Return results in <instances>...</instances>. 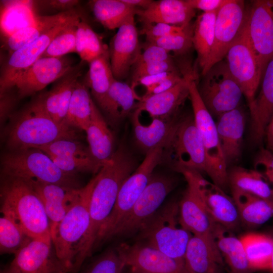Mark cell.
I'll return each mask as SVG.
<instances>
[{"label":"cell","instance_id":"1","mask_svg":"<svg viewBox=\"0 0 273 273\" xmlns=\"http://www.w3.org/2000/svg\"><path fill=\"white\" fill-rule=\"evenodd\" d=\"M137 166L131 154L120 145L99 172V177L90 198L89 225L72 273L77 272L91 255L100 230L111 213L123 183Z\"/></svg>","mask_w":273,"mask_h":273},{"label":"cell","instance_id":"2","mask_svg":"<svg viewBox=\"0 0 273 273\" xmlns=\"http://www.w3.org/2000/svg\"><path fill=\"white\" fill-rule=\"evenodd\" d=\"M5 130L10 151L38 148L60 139L78 140L79 130L55 121L46 112L39 96L10 117Z\"/></svg>","mask_w":273,"mask_h":273},{"label":"cell","instance_id":"3","mask_svg":"<svg viewBox=\"0 0 273 273\" xmlns=\"http://www.w3.org/2000/svg\"><path fill=\"white\" fill-rule=\"evenodd\" d=\"M1 212L14 218L31 238L51 235L42 203L27 179L1 175Z\"/></svg>","mask_w":273,"mask_h":273},{"label":"cell","instance_id":"4","mask_svg":"<svg viewBox=\"0 0 273 273\" xmlns=\"http://www.w3.org/2000/svg\"><path fill=\"white\" fill-rule=\"evenodd\" d=\"M99 177L95 175L84 187L79 197L51 235L56 256L67 273H71L89 225V204Z\"/></svg>","mask_w":273,"mask_h":273},{"label":"cell","instance_id":"5","mask_svg":"<svg viewBox=\"0 0 273 273\" xmlns=\"http://www.w3.org/2000/svg\"><path fill=\"white\" fill-rule=\"evenodd\" d=\"M138 233L141 243L184 261L188 245L193 236L181 224L178 204L174 202L158 210Z\"/></svg>","mask_w":273,"mask_h":273},{"label":"cell","instance_id":"6","mask_svg":"<svg viewBox=\"0 0 273 273\" xmlns=\"http://www.w3.org/2000/svg\"><path fill=\"white\" fill-rule=\"evenodd\" d=\"M1 175L80 188L76 175L61 170L51 158L37 148L10 151L1 161Z\"/></svg>","mask_w":273,"mask_h":273},{"label":"cell","instance_id":"7","mask_svg":"<svg viewBox=\"0 0 273 273\" xmlns=\"http://www.w3.org/2000/svg\"><path fill=\"white\" fill-rule=\"evenodd\" d=\"M164 159L179 172L192 170L207 174V156L193 115L176 119L163 149L162 160Z\"/></svg>","mask_w":273,"mask_h":273},{"label":"cell","instance_id":"8","mask_svg":"<svg viewBox=\"0 0 273 273\" xmlns=\"http://www.w3.org/2000/svg\"><path fill=\"white\" fill-rule=\"evenodd\" d=\"M189 98L193 117L206 152L207 174L212 182L223 190L229 186L227 164L223 153L213 117L204 105L199 94L194 75L189 77Z\"/></svg>","mask_w":273,"mask_h":273},{"label":"cell","instance_id":"9","mask_svg":"<svg viewBox=\"0 0 273 273\" xmlns=\"http://www.w3.org/2000/svg\"><path fill=\"white\" fill-rule=\"evenodd\" d=\"M164 146L146 154L142 162L125 179L111 213L100 230L96 244L109 239L119 222L129 212L149 183L155 167L162 161Z\"/></svg>","mask_w":273,"mask_h":273},{"label":"cell","instance_id":"10","mask_svg":"<svg viewBox=\"0 0 273 273\" xmlns=\"http://www.w3.org/2000/svg\"><path fill=\"white\" fill-rule=\"evenodd\" d=\"M198 85L200 96L213 117L239 107L242 91L232 75L225 60L213 65Z\"/></svg>","mask_w":273,"mask_h":273},{"label":"cell","instance_id":"11","mask_svg":"<svg viewBox=\"0 0 273 273\" xmlns=\"http://www.w3.org/2000/svg\"><path fill=\"white\" fill-rule=\"evenodd\" d=\"M175 185L176 180L172 177L153 173L132 208L117 224L109 239L138 232L142 226L158 210Z\"/></svg>","mask_w":273,"mask_h":273},{"label":"cell","instance_id":"12","mask_svg":"<svg viewBox=\"0 0 273 273\" xmlns=\"http://www.w3.org/2000/svg\"><path fill=\"white\" fill-rule=\"evenodd\" d=\"M225 58L229 70L239 85L251 111L263 71L249 43L245 25Z\"/></svg>","mask_w":273,"mask_h":273},{"label":"cell","instance_id":"13","mask_svg":"<svg viewBox=\"0 0 273 273\" xmlns=\"http://www.w3.org/2000/svg\"><path fill=\"white\" fill-rule=\"evenodd\" d=\"M245 28L263 73L273 58V0L251 1Z\"/></svg>","mask_w":273,"mask_h":273},{"label":"cell","instance_id":"14","mask_svg":"<svg viewBox=\"0 0 273 273\" xmlns=\"http://www.w3.org/2000/svg\"><path fill=\"white\" fill-rule=\"evenodd\" d=\"M247 8L242 0H227L218 11L215 20L213 48L202 75L215 64L223 60L241 32L246 19Z\"/></svg>","mask_w":273,"mask_h":273},{"label":"cell","instance_id":"15","mask_svg":"<svg viewBox=\"0 0 273 273\" xmlns=\"http://www.w3.org/2000/svg\"><path fill=\"white\" fill-rule=\"evenodd\" d=\"M74 65V60L67 56L40 57L14 80L9 89H12L21 100L54 83Z\"/></svg>","mask_w":273,"mask_h":273},{"label":"cell","instance_id":"16","mask_svg":"<svg viewBox=\"0 0 273 273\" xmlns=\"http://www.w3.org/2000/svg\"><path fill=\"white\" fill-rule=\"evenodd\" d=\"M179 172L193 181L207 211L214 222L232 231L238 228L241 222L232 197L225 194L220 187L206 179L197 171L184 170Z\"/></svg>","mask_w":273,"mask_h":273},{"label":"cell","instance_id":"17","mask_svg":"<svg viewBox=\"0 0 273 273\" xmlns=\"http://www.w3.org/2000/svg\"><path fill=\"white\" fill-rule=\"evenodd\" d=\"M80 19V15L76 14L10 54L1 70L0 93L8 90L14 80L21 73L41 57L52 40L59 32L71 24L78 22Z\"/></svg>","mask_w":273,"mask_h":273},{"label":"cell","instance_id":"18","mask_svg":"<svg viewBox=\"0 0 273 273\" xmlns=\"http://www.w3.org/2000/svg\"><path fill=\"white\" fill-rule=\"evenodd\" d=\"M116 249L126 267L130 268L145 273H188L184 261L141 242L122 243Z\"/></svg>","mask_w":273,"mask_h":273},{"label":"cell","instance_id":"19","mask_svg":"<svg viewBox=\"0 0 273 273\" xmlns=\"http://www.w3.org/2000/svg\"><path fill=\"white\" fill-rule=\"evenodd\" d=\"M52 245L51 235L31 238L14 254L9 267L19 273L65 271L55 252L52 251Z\"/></svg>","mask_w":273,"mask_h":273},{"label":"cell","instance_id":"20","mask_svg":"<svg viewBox=\"0 0 273 273\" xmlns=\"http://www.w3.org/2000/svg\"><path fill=\"white\" fill-rule=\"evenodd\" d=\"M135 16L128 19L111 38L109 47L111 68L115 78L120 80L128 75L142 52Z\"/></svg>","mask_w":273,"mask_h":273},{"label":"cell","instance_id":"21","mask_svg":"<svg viewBox=\"0 0 273 273\" xmlns=\"http://www.w3.org/2000/svg\"><path fill=\"white\" fill-rule=\"evenodd\" d=\"M184 177L187 187L178 203L180 223L193 235L214 240L212 231L215 222L207 211L193 181Z\"/></svg>","mask_w":273,"mask_h":273},{"label":"cell","instance_id":"22","mask_svg":"<svg viewBox=\"0 0 273 273\" xmlns=\"http://www.w3.org/2000/svg\"><path fill=\"white\" fill-rule=\"evenodd\" d=\"M27 180L42 203L50 222L51 231L62 220L77 200L81 188H71L36 180Z\"/></svg>","mask_w":273,"mask_h":273},{"label":"cell","instance_id":"23","mask_svg":"<svg viewBox=\"0 0 273 273\" xmlns=\"http://www.w3.org/2000/svg\"><path fill=\"white\" fill-rule=\"evenodd\" d=\"M83 63L80 61L54 82L49 92L39 95L47 114L58 123H65L73 90L83 72Z\"/></svg>","mask_w":273,"mask_h":273},{"label":"cell","instance_id":"24","mask_svg":"<svg viewBox=\"0 0 273 273\" xmlns=\"http://www.w3.org/2000/svg\"><path fill=\"white\" fill-rule=\"evenodd\" d=\"M190 74L184 75L181 80L171 88L137 102L134 109L147 113L151 117H174L180 107L189 97Z\"/></svg>","mask_w":273,"mask_h":273},{"label":"cell","instance_id":"25","mask_svg":"<svg viewBox=\"0 0 273 273\" xmlns=\"http://www.w3.org/2000/svg\"><path fill=\"white\" fill-rule=\"evenodd\" d=\"M223 260L214 240L192 236L184 257L188 273H224Z\"/></svg>","mask_w":273,"mask_h":273},{"label":"cell","instance_id":"26","mask_svg":"<svg viewBox=\"0 0 273 273\" xmlns=\"http://www.w3.org/2000/svg\"><path fill=\"white\" fill-rule=\"evenodd\" d=\"M217 118L216 129L228 165L238 160L241 156L245 115L239 106Z\"/></svg>","mask_w":273,"mask_h":273},{"label":"cell","instance_id":"27","mask_svg":"<svg viewBox=\"0 0 273 273\" xmlns=\"http://www.w3.org/2000/svg\"><path fill=\"white\" fill-rule=\"evenodd\" d=\"M136 15L143 24L162 23L184 26L191 23L195 10L186 0L153 1L147 8L138 9Z\"/></svg>","mask_w":273,"mask_h":273},{"label":"cell","instance_id":"28","mask_svg":"<svg viewBox=\"0 0 273 273\" xmlns=\"http://www.w3.org/2000/svg\"><path fill=\"white\" fill-rule=\"evenodd\" d=\"M140 111L133 110L131 115L134 139L136 146L146 154L160 146H165L168 141L176 119L151 117L147 123L140 118Z\"/></svg>","mask_w":273,"mask_h":273},{"label":"cell","instance_id":"29","mask_svg":"<svg viewBox=\"0 0 273 273\" xmlns=\"http://www.w3.org/2000/svg\"><path fill=\"white\" fill-rule=\"evenodd\" d=\"M260 85L259 93L250 111L251 138L257 144L264 138L266 126L273 114V58L265 68Z\"/></svg>","mask_w":273,"mask_h":273},{"label":"cell","instance_id":"30","mask_svg":"<svg viewBox=\"0 0 273 273\" xmlns=\"http://www.w3.org/2000/svg\"><path fill=\"white\" fill-rule=\"evenodd\" d=\"M85 131L91 155L104 166L115 151L114 139L106 121L93 100L90 120Z\"/></svg>","mask_w":273,"mask_h":273},{"label":"cell","instance_id":"31","mask_svg":"<svg viewBox=\"0 0 273 273\" xmlns=\"http://www.w3.org/2000/svg\"><path fill=\"white\" fill-rule=\"evenodd\" d=\"M212 236L230 273H252L240 238L223 225L215 222Z\"/></svg>","mask_w":273,"mask_h":273},{"label":"cell","instance_id":"32","mask_svg":"<svg viewBox=\"0 0 273 273\" xmlns=\"http://www.w3.org/2000/svg\"><path fill=\"white\" fill-rule=\"evenodd\" d=\"M77 14L72 9L57 14L37 15L33 24L17 31L6 39V47L11 54Z\"/></svg>","mask_w":273,"mask_h":273},{"label":"cell","instance_id":"33","mask_svg":"<svg viewBox=\"0 0 273 273\" xmlns=\"http://www.w3.org/2000/svg\"><path fill=\"white\" fill-rule=\"evenodd\" d=\"M241 222L249 227L260 225L273 217V202L243 192L231 190Z\"/></svg>","mask_w":273,"mask_h":273},{"label":"cell","instance_id":"34","mask_svg":"<svg viewBox=\"0 0 273 273\" xmlns=\"http://www.w3.org/2000/svg\"><path fill=\"white\" fill-rule=\"evenodd\" d=\"M1 29L6 39L17 31L33 24L37 15L33 1H3Z\"/></svg>","mask_w":273,"mask_h":273},{"label":"cell","instance_id":"35","mask_svg":"<svg viewBox=\"0 0 273 273\" xmlns=\"http://www.w3.org/2000/svg\"><path fill=\"white\" fill-rule=\"evenodd\" d=\"M231 190L249 193L272 202V191L265 176L256 169L235 166L228 171Z\"/></svg>","mask_w":273,"mask_h":273},{"label":"cell","instance_id":"36","mask_svg":"<svg viewBox=\"0 0 273 273\" xmlns=\"http://www.w3.org/2000/svg\"><path fill=\"white\" fill-rule=\"evenodd\" d=\"M135 100H138L137 97L131 85L115 79L102 111L109 120L116 124L131 113Z\"/></svg>","mask_w":273,"mask_h":273},{"label":"cell","instance_id":"37","mask_svg":"<svg viewBox=\"0 0 273 273\" xmlns=\"http://www.w3.org/2000/svg\"><path fill=\"white\" fill-rule=\"evenodd\" d=\"M115 79L109 55L100 57L89 63L84 81L102 110L104 108L110 88Z\"/></svg>","mask_w":273,"mask_h":273},{"label":"cell","instance_id":"38","mask_svg":"<svg viewBox=\"0 0 273 273\" xmlns=\"http://www.w3.org/2000/svg\"><path fill=\"white\" fill-rule=\"evenodd\" d=\"M240 239L250 268L253 271L270 270L273 252L272 236L250 233Z\"/></svg>","mask_w":273,"mask_h":273},{"label":"cell","instance_id":"39","mask_svg":"<svg viewBox=\"0 0 273 273\" xmlns=\"http://www.w3.org/2000/svg\"><path fill=\"white\" fill-rule=\"evenodd\" d=\"M88 5L96 19L109 30L118 29L138 10L122 0H92Z\"/></svg>","mask_w":273,"mask_h":273},{"label":"cell","instance_id":"40","mask_svg":"<svg viewBox=\"0 0 273 273\" xmlns=\"http://www.w3.org/2000/svg\"><path fill=\"white\" fill-rule=\"evenodd\" d=\"M217 13H203L193 23V46L197 52L198 63L201 71L213 48Z\"/></svg>","mask_w":273,"mask_h":273},{"label":"cell","instance_id":"41","mask_svg":"<svg viewBox=\"0 0 273 273\" xmlns=\"http://www.w3.org/2000/svg\"><path fill=\"white\" fill-rule=\"evenodd\" d=\"M92 101L89 88L84 80H78L70 101L65 123L80 131H85L90 120Z\"/></svg>","mask_w":273,"mask_h":273},{"label":"cell","instance_id":"42","mask_svg":"<svg viewBox=\"0 0 273 273\" xmlns=\"http://www.w3.org/2000/svg\"><path fill=\"white\" fill-rule=\"evenodd\" d=\"M31 238L11 216L2 214L0 218L1 254H15Z\"/></svg>","mask_w":273,"mask_h":273},{"label":"cell","instance_id":"43","mask_svg":"<svg viewBox=\"0 0 273 273\" xmlns=\"http://www.w3.org/2000/svg\"><path fill=\"white\" fill-rule=\"evenodd\" d=\"M193 24L191 23L179 31L165 37L147 41L156 44L170 53L177 55L188 52L193 46Z\"/></svg>","mask_w":273,"mask_h":273},{"label":"cell","instance_id":"44","mask_svg":"<svg viewBox=\"0 0 273 273\" xmlns=\"http://www.w3.org/2000/svg\"><path fill=\"white\" fill-rule=\"evenodd\" d=\"M37 149L51 157L64 158L92 156L88 147L78 140L60 139Z\"/></svg>","mask_w":273,"mask_h":273},{"label":"cell","instance_id":"45","mask_svg":"<svg viewBox=\"0 0 273 273\" xmlns=\"http://www.w3.org/2000/svg\"><path fill=\"white\" fill-rule=\"evenodd\" d=\"M79 22L71 24L59 32L52 40L41 57L58 58L76 53V31Z\"/></svg>","mask_w":273,"mask_h":273},{"label":"cell","instance_id":"46","mask_svg":"<svg viewBox=\"0 0 273 273\" xmlns=\"http://www.w3.org/2000/svg\"><path fill=\"white\" fill-rule=\"evenodd\" d=\"M50 157L61 170L74 175L78 172H89L96 174L103 166L92 156L64 158Z\"/></svg>","mask_w":273,"mask_h":273},{"label":"cell","instance_id":"47","mask_svg":"<svg viewBox=\"0 0 273 273\" xmlns=\"http://www.w3.org/2000/svg\"><path fill=\"white\" fill-rule=\"evenodd\" d=\"M126 267L116 249H109L94 259L82 273H122Z\"/></svg>","mask_w":273,"mask_h":273},{"label":"cell","instance_id":"48","mask_svg":"<svg viewBox=\"0 0 273 273\" xmlns=\"http://www.w3.org/2000/svg\"><path fill=\"white\" fill-rule=\"evenodd\" d=\"M86 48L84 62L88 64L95 59L104 55H109V48L103 42L100 37L86 22L85 24Z\"/></svg>","mask_w":273,"mask_h":273},{"label":"cell","instance_id":"49","mask_svg":"<svg viewBox=\"0 0 273 273\" xmlns=\"http://www.w3.org/2000/svg\"><path fill=\"white\" fill-rule=\"evenodd\" d=\"M179 71L172 60L134 66L131 82L142 77L168 72Z\"/></svg>","mask_w":273,"mask_h":273},{"label":"cell","instance_id":"50","mask_svg":"<svg viewBox=\"0 0 273 273\" xmlns=\"http://www.w3.org/2000/svg\"><path fill=\"white\" fill-rule=\"evenodd\" d=\"M134 66L172 60L168 52L154 43L146 42Z\"/></svg>","mask_w":273,"mask_h":273},{"label":"cell","instance_id":"51","mask_svg":"<svg viewBox=\"0 0 273 273\" xmlns=\"http://www.w3.org/2000/svg\"><path fill=\"white\" fill-rule=\"evenodd\" d=\"M185 26H176L162 23H144L141 33L146 36L147 41H151L179 31Z\"/></svg>","mask_w":273,"mask_h":273},{"label":"cell","instance_id":"52","mask_svg":"<svg viewBox=\"0 0 273 273\" xmlns=\"http://www.w3.org/2000/svg\"><path fill=\"white\" fill-rule=\"evenodd\" d=\"M254 169L261 173L270 185L273 202V153L266 148L260 150L254 159Z\"/></svg>","mask_w":273,"mask_h":273},{"label":"cell","instance_id":"53","mask_svg":"<svg viewBox=\"0 0 273 273\" xmlns=\"http://www.w3.org/2000/svg\"><path fill=\"white\" fill-rule=\"evenodd\" d=\"M79 3L77 0H43L33 1L34 9L61 13L74 9Z\"/></svg>","mask_w":273,"mask_h":273},{"label":"cell","instance_id":"54","mask_svg":"<svg viewBox=\"0 0 273 273\" xmlns=\"http://www.w3.org/2000/svg\"><path fill=\"white\" fill-rule=\"evenodd\" d=\"M0 117L1 123H2L7 119L10 118L12 115L13 114L12 113L13 109L18 99L16 93L12 89L0 93Z\"/></svg>","mask_w":273,"mask_h":273},{"label":"cell","instance_id":"55","mask_svg":"<svg viewBox=\"0 0 273 273\" xmlns=\"http://www.w3.org/2000/svg\"><path fill=\"white\" fill-rule=\"evenodd\" d=\"M194 9H198L203 13L218 12L227 0H186Z\"/></svg>","mask_w":273,"mask_h":273},{"label":"cell","instance_id":"56","mask_svg":"<svg viewBox=\"0 0 273 273\" xmlns=\"http://www.w3.org/2000/svg\"><path fill=\"white\" fill-rule=\"evenodd\" d=\"M85 20L81 19L77 25L76 31V53L79 56L81 61L83 62L86 48V32Z\"/></svg>","mask_w":273,"mask_h":273},{"label":"cell","instance_id":"57","mask_svg":"<svg viewBox=\"0 0 273 273\" xmlns=\"http://www.w3.org/2000/svg\"><path fill=\"white\" fill-rule=\"evenodd\" d=\"M264 138L266 140V149L273 153V114L266 126Z\"/></svg>","mask_w":273,"mask_h":273},{"label":"cell","instance_id":"58","mask_svg":"<svg viewBox=\"0 0 273 273\" xmlns=\"http://www.w3.org/2000/svg\"><path fill=\"white\" fill-rule=\"evenodd\" d=\"M123 2L136 9L147 8L153 1L151 0H122Z\"/></svg>","mask_w":273,"mask_h":273},{"label":"cell","instance_id":"59","mask_svg":"<svg viewBox=\"0 0 273 273\" xmlns=\"http://www.w3.org/2000/svg\"><path fill=\"white\" fill-rule=\"evenodd\" d=\"M1 273H19L9 266L1 271Z\"/></svg>","mask_w":273,"mask_h":273},{"label":"cell","instance_id":"60","mask_svg":"<svg viewBox=\"0 0 273 273\" xmlns=\"http://www.w3.org/2000/svg\"><path fill=\"white\" fill-rule=\"evenodd\" d=\"M128 273H145L129 268Z\"/></svg>","mask_w":273,"mask_h":273},{"label":"cell","instance_id":"61","mask_svg":"<svg viewBox=\"0 0 273 273\" xmlns=\"http://www.w3.org/2000/svg\"><path fill=\"white\" fill-rule=\"evenodd\" d=\"M273 238V235H271ZM270 270L271 271L272 273H273V252L272 255V258H271V266H270Z\"/></svg>","mask_w":273,"mask_h":273},{"label":"cell","instance_id":"62","mask_svg":"<svg viewBox=\"0 0 273 273\" xmlns=\"http://www.w3.org/2000/svg\"><path fill=\"white\" fill-rule=\"evenodd\" d=\"M62 273H67V272H65V271H64V272H63Z\"/></svg>","mask_w":273,"mask_h":273}]
</instances>
